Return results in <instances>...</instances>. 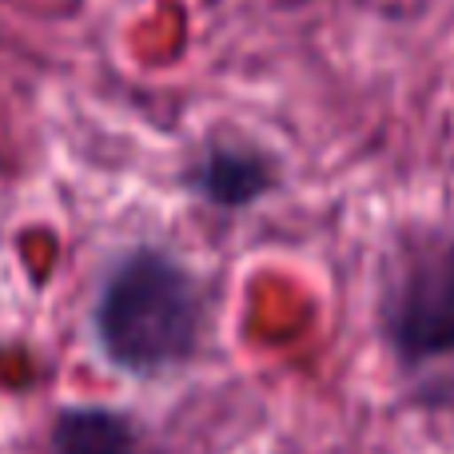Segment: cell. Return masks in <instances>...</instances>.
<instances>
[{"instance_id":"6da1fadb","label":"cell","mask_w":454,"mask_h":454,"mask_svg":"<svg viewBox=\"0 0 454 454\" xmlns=\"http://www.w3.org/2000/svg\"><path fill=\"white\" fill-rule=\"evenodd\" d=\"M200 291L184 263L160 247H136L108 271L96 299V335L120 371L160 375L196 355Z\"/></svg>"},{"instance_id":"7a4b0ae2","label":"cell","mask_w":454,"mask_h":454,"mask_svg":"<svg viewBox=\"0 0 454 454\" xmlns=\"http://www.w3.org/2000/svg\"><path fill=\"white\" fill-rule=\"evenodd\" d=\"M383 335L403 367L454 359V239H427L391 275Z\"/></svg>"},{"instance_id":"3957f363","label":"cell","mask_w":454,"mask_h":454,"mask_svg":"<svg viewBox=\"0 0 454 454\" xmlns=\"http://www.w3.org/2000/svg\"><path fill=\"white\" fill-rule=\"evenodd\" d=\"M271 156L247 144H212L196 164L188 168V188L215 207H247L275 188Z\"/></svg>"},{"instance_id":"277c9868","label":"cell","mask_w":454,"mask_h":454,"mask_svg":"<svg viewBox=\"0 0 454 454\" xmlns=\"http://www.w3.org/2000/svg\"><path fill=\"white\" fill-rule=\"evenodd\" d=\"M136 427L108 407H68L56 415L48 454H132Z\"/></svg>"}]
</instances>
